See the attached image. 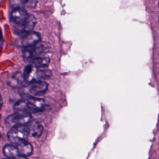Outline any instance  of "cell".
<instances>
[{"label":"cell","mask_w":159,"mask_h":159,"mask_svg":"<svg viewBox=\"0 0 159 159\" xmlns=\"http://www.w3.org/2000/svg\"><path fill=\"white\" fill-rule=\"evenodd\" d=\"M29 137V131L26 125L14 126L11 128L7 134L9 140L14 144H18Z\"/></svg>","instance_id":"1"},{"label":"cell","mask_w":159,"mask_h":159,"mask_svg":"<svg viewBox=\"0 0 159 159\" xmlns=\"http://www.w3.org/2000/svg\"><path fill=\"white\" fill-rule=\"evenodd\" d=\"M30 113L14 112L6 119L5 122L7 125L12 127L17 125H26L30 122Z\"/></svg>","instance_id":"2"},{"label":"cell","mask_w":159,"mask_h":159,"mask_svg":"<svg viewBox=\"0 0 159 159\" xmlns=\"http://www.w3.org/2000/svg\"><path fill=\"white\" fill-rule=\"evenodd\" d=\"M29 14L24 8L13 9L10 14L11 20L16 25H22L27 19Z\"/></svg>","instance_id":"3"},{"label":"cell","mask_w":159,"mask_h":159,"mask_svg":"<svg viewBox=\"0 0 159 159\" xmlns=\"http://www.w3.org/2000/svg\"><path fill=\"white\" fill-rule=\"evenodd\" d=\"M35 24V17L29 14V16L27 20L22 24L19 25H16L15 27L16 33L18 34H23L30 32L33 29L34 25Z\"/></svg>","instance_id":"4"},{"label":"cell","mask_w":159,"mask_h":159,"mask_svg":"<svg viewBox=\"0 0 159 159\" xmlns=\"http://www.w3.org/2000/svg\"><path fill=\"white\" fill-rule=\"evenodd\" d=\"M40 39V35L35 32H30L25 34L22 39V45L26 47H30L39 42Z\"/></svg>","instance_id":"5"},{"label":"cell","mask_w":159,"mask_h":159,"mask_svg":"<svg viewBox=\"0 0 159 159\" xmlns=\"http://www.w3.org/2000/svg\"><path fill=\"white\" fill-rule=\"evenodd\" d=\"M48 89V84L40 80L32 83L29 88V93L34 96H39L44 94Z\"/></svg>","instance_id":"6"},{"label":"cell","mask_w":159,"mask_h":159,"mask_svg":"<svg viewBox=\"0 0 159 159\" xmlns=\"http://www.w3.org/2000/svg\"><path fill=\"white\" fill-rule=\"evenodd\" d=\"M27 124H29L27 125L29 131V136L33 139L39 138L43 132L42 125L36 121L30 122Z\"/></svg>","instance_id":"7"},{"label":"cell","mask_w":159,"mask_h":159,"mask_svg":"<svg viewBox=\"0 0 159 159\" xmlns=\"http://www.w3.org/2000/svg\"><path fill=\"white\" fill-rule=\"evenodd\" d=\"M26 100L30 112L40 111L42 110L44 107V101L42 99L29 97Z\"/></svg>","instance_id":"8"},{"label":"cell","mask_w":159,"mask_h":159,"mask_svg":"<svg viewBox=\"0 0 159 159\" xmlns=\"http://www.w3.org/2000/svg\"><path fill=\"white\" fill-rule=\"evenodd\" d=\"M26 81H25L23 75L20 73H15L12 76L9 81L8 84L12 88H20L25 85Z\"/></svg>","instance_id":"9"},{"label":"cell","mask_w":159,"mask_h":159,"mask_svg":"<svg viewBox=\"0 0 159 159\" xmlns=\"http://www.w3.org/2000/svg\"><path fill=\"white\" fill-rule=\"evenodd\" d=\"M17 148L19 155L27 157L29 156L32 153L33 147L32 145L26 141H23L17 145Z\"/></svg>","instance_id":"10"},{"label":"cell","mask_w":159,"mask_h":159,"mask_svg":"<svg viewBox=\"0 0 159 159\" xmlns=\"http://www.w3.org/2000/svg\"><path fill=\"white\" fill-rule=\"evenodd\" d=\"M2 151L4 155L10 159H14L17 157L19 156L17 147H15L13 145L9 144L5 145L3 148Z\"/></svg>","instance_id":"11"},{"label":"cell","mask_w":159,"mask_h":159,"mask_svg":"<svg viewBox=\"0 0 159 159\" xmlns=\"http://www.w3.org/2000/svg\"><path fill=\"white\" fill-rule=\"evenodd\" d=\"M14 112L18 113H30L26 99H22L17 101L14 106Z\"/></svg>","instance_id":"12"},{"label":"cell","mask_w":159,"mask_h":159,"mask_svg":"<svg viewBox=\"0 0 159 159\" xmlns=\"http://www.w3.org/2000/svg\"><path fill=\"white\" fill-rule=\"evenodd\" d=\"M32 65L35 67L43 68L47 66L50 63V59L47 57H36L32 61Z\"/></svg>","instance_id":"13"},{"label":"cell","mask_w":159,"mask_h":159,"mask_svg":"<svg viewBox=\"0 0 159 159\" xmlns=\"http://www.w3.org/2000/svg\"><path fill=\"white\" fill-rule=\"evenodd\" d=\"M22 55H23V58L25 61H32L35 58V57L34 55V53L31 47L25 48V49L23 50Z\"/></svg>","instance_id":"14"},{"label":"cell","mask_w":159,"mask_h":159,"mask_svg":"<svg viewBox=\"0 0 159 159\" xmlns=\"http://www.w3.org/2000/svg\"><path fill=\"white\" fill-rule=\"evenodd\" d=\"M52 75V73L49 70H37L36 72V76H37V80H40V79H44V78H49Z\"/></svg>","instance_id":"15"},{"label":"cell","mask_w":159,"mask_h":159,"mask_svg":"<svg viewBox=\"0 0 159 159\" xmlns=\"http://www.w3.org/2000/svg\"><path fill=\"white\" fill-rule=\"evenodd\" d=\"M9 4L13 9L24 7L23 0H9Z\"/></svg>","instance_id":"16"},{"label":"cell","mask_w":159,"mask_h":159,"mask_svg":"<svg viewBox=\"0 0 159 159\" xmlns=\"http://www.w3.org/2000/svg\"><path fill=\"white\" fill-rule=\"evenodd\" d=\"M24 7L29 9L34 8L37 3V0H23Z\"/></svg>","instance_id":"17"},{"label":"cell","mask_w":159,"mask_h":159,"mask_svg":"<svg viewBox=\"0 0 159 159\" xmlns=\"http://www.w3.org/2000/svg\"><path fill=\"white\" fill-rule=\"evenodd\" d=\"M14 159H28L27 158L25 157H24V156H21V155H19L18 157H17L16 158H14Z\"/></svg>","instance_id":"18"},{"label":"cell","mask_w":159,"mask_h":159,"mask_svg":"<svg viewBox=\"0 0 159 159\" xmlns=\"http://www.w3.org/2000/svg\"><path fill=\"white\" fill-rule=\"evenodd\" d=\"M2 97H1V96L0 94V109H1V107H2Z\"/></svg>","instance_id":"19"},{"label":"cell","mask_w":159,"mask_h":159,"mask_svg":"<svg viewBox=\"0 0 159 159\" xmlns=\"http://www.w3.org/2000/svg\"><path fill=\"white\" fill-rule=\"evenodd\" d=\"M1 40H2V36H1V30H0V42H1Z\"/></svg>","instance_id":"20"},{"label":"cell","mask_w":159,"mask_h":159,"mask_svg":"<svg viewBox=\"0 0 159 159\" xmlns=\"http://www.w3.org/2000/svg\"><path fill=\"white\" fill-rule=\"evenodd\" d=\"M1 115H0V121H1Z\"/></svg>","instance_id":"21"},{"label":"cell","mask_w":159,"mask_h":159,"mask_svg":"<svg viewBox=\"0 0 159 159\" xmlns=\"http://www.w3.org/2000/svg\"><path fill=\"white\" fill-rule=\"evenodd\" d=\"M158 6H159V2H158Z\"/></svg>","instance_id":"22"}]
</instances>
